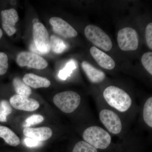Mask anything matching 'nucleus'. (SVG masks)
I'll use <instances>...</instances> for the list:
<instances>
[{"label":"nucleus","mask_w":152,"mask_h":152,"mask_svg":"<svg viewBox=\"0 0 152 152\" xmlns=\"http://www.w3.org/2000/svg\"><path fill=\"white\" fill-rule=\"evenodd\" d=\"M143 118L146 124L150 127H152V97L149 98L145 104Z\"/></svg>","instance_id":"obj_19"},{"label":"nucleus","mask_w":152,"mask_h":152,"mask_svg":"<svg viewBox=\"0 0 152 152\" xmlns=\"http://www.w3.org/2000/svg\"><path fill=\"white\" fill-rule=\"evenodd\" d=\"M3 31H2V30L0 28V39H1V38L3 36Z\"/></svg>","instance_id":"obj_30"},{"label":"nucleus","mask_w":152,"mask_h":152,"mask_svg":"<svg viewBox=\"0 0 152 152\" xmlns=\"http://www.w3.org/2000/svg\"><path fill=\"white\" fill-rule=\"evenodd\" d=\"M23 81L28 86L34 88H48L51 85L48 79L31 73L25 75Z\"/></svg>","instance_id":"obj_15"},{"label":"nucleus","mask_w":152,"mask_h":152,"mask_svg":"<svg viewBox=\"0 0 152 152\" xmlns=\"http://www.w3.org/2000/svg\"><path fill=\"white\" fill-rule=\"evenodd\" d=\"M12 110L10 104L6 100L0 102V122H7V117L12 113Z\"/></svg>","instance_id":"obj_21"},{"label":"nucleus","mask_w":152,"mask_h":152,"mask_svg":"<svg viewBox=\"0 0 152 152\" xmlns=\"http://www.w3.org/2000/svg\"><path fill=\"white\" fill-rule=\"evenodd\" d=\"M23 132L27 137L35 139L40 142L48 140L53 135L51 129L48 127L38 128H25Z\"/></svg>","instance_id":"obj_13"},{"label":"nucleus","mask_w":152,"mask_h":152,"mask_svg":"<svg viewBox=\"0 0 152 152\" xmlns=\"http://www.w3.org/2000/svg\"><path fill=\"white\" fill-rule=\"evenodd\" d=\"M99 118L103 124L112 134H117L122 129L121 119L115 113L110 110L104 109L99 114Z\"/></svg>","instance_id":"obj_8"},{"label":"nucleus","mask_w":152,"mask_h":152,"mask_svg":"<svg viewBox=\"0 0 152 152\" xmlns=\"http://www.w3.org/2000/svg\"><path fill=\"white\" fill-rule=\"evenodd\" d=\"M146 40L148 46L151 50L152 49V23L147 25L145 29Z\"/></svg>","instance_id":"obj_26"},{"label":"nucleus","mask_w":152,"mask_h":152,"mask_svg":"<svg viewBox=\"0 0 152 152\" xmlns=\"http://www.w3.org/2000/svg\"><path fill=\"white\" fill-rule=\"evenodd\" d=\"M13 85L18 95L28 97L31 94L32 91L30 87L19 78L15 77L14 79Z\"/></svg>","instance_id":"obj_17"},{"label":"nucleus","mask_w":152,"mask_h":152,"mask_svg":"<svg viewBox=\"0 0 152 152\" xmlns=\"http://www.w3.org/2000/svg\"><path fill=\"white\" fill-rule=\"evenodd\" d=\"M90 51L93 58L102 67L107 70H112L115 68V61L104 52L95 46L91 47Z\"/></svg>","instance_id":"obj_12"},{"label":"nucleus","mask_w":152,"mask_h":152,"mask_svg":"<svg viewBox=\"0 0 152 152\" xmlns=\"http://www.w3.org/2000/svg\"><path fill=\"white\" fill-rule=\"evenodd\" d=\"M86 37L94 44L105 51L110 50L113 43L110 38L104 31L97 26L88 25L85 29Z\"/></svg>","instance_id":"obj_4"},{"label":"nucleus","mask_w":152,"mask_h":152,"mask_svg":"<svg viewBox=\"0 0 152 152\" xmlns=\"http://www.w3.org/2000/svg\"><path fill=\"white\" fill-rule=\"evenodd\" d=\"M117 41L121 50L125 51L135 50L138 48L139 37L134 29L126 27L120 30Z\"/></svg>","instance_id":"obj_6"},{"label":"nucleus","mask_w":152,"mask_h":152,"mask_svg":"<svg viewBox=\"0 0 152 152\" xmlns=\"http://www.w3.org/2000/svg\"><path fill=\"white\" fill-rule=\"evenodd\" d=\"M24 142L25 144L29 147H35L39 145L40 142V141L37 140L35 139L30 138H26L25 139Z\"/></svg>","instance_id":"obj_27"},{"label":"nucleus","mask_w":152,"mask_h":152,"mask_svg":"<svg viewBox=\"0 0 152 152\" xmlns=\"http://www.w3.org/2000/svg\"><path fill=\"white\" fill-rule=\"evenodd\" d=\"M103 96L109 105L121 112L126 111L132 105V99L129 95L117 87L110 86L106 88Z\"/></svg>","instance_id":"obj_1"},{"label":"nucleus","mask_w":152,"mask_h":152,"mask_svg":"<svg viewBox=\"0 0 152 152\" xmlns=\"http://www.w3.org/2000/svg\"><path fill=\"white\" fill-rule=\"evenodd\" d=\"M142 64L151 75H152V53H145L141 58Z\"/></svg>","instance_id":"obj_23"},{"label":"nucleus","mask_w":152,"mask_h":152,"mask_svg":"<svg viewBox=\"0 0 152 152\" xmlns=\"http://www.w3.org/2000/svg\"><path fill=\"white\" fill-rule=\"evenodd\" d=\"M39 23V20H38V19H34L33 20V23H34V24H35L37 23Z\"/></svg>","instance_id":"obj_29"},{"label":"nucleus","mask_w":152,"mask_h":152,"mask_svg":"<svg viewBox=\"0 0 152 152\" xmlns=\"http://www.w3.org/2000/svg\"><path fill=\"white\" fill-rule=\"evenodd\" d=\"M30 50L32 51L35 53V54H40L38 52L37 50V48L35 45L34 44L31 43V45H30Z\"/></svg>","instance_id":"obj_28"},{"label":"nucleus","mask_w":152,"mask_h":152,"mask_svg":"<svg viewBox=\"0 0 152 152\" xmlns=\"http://www.w3.org/2000/svg\"><path fill=\"white\" fill-rule=\"evenodd\" d=\"M72 152H97V150L87 142L81 141L76 144Z\"/></svg>","instance_id":"obj_22"},{"label":"nucleus","mask_w":152,"mask_h":152,"mask_svg":"<svg viewBox=\"0 0 152 152\" xmlns=\"http://www.w3.org/2000/svg\"><path fill=\"white\" fill-rule=\"evenodd\" d=\"M10 104L15 109L25 111H33L39 107V104L36 100L18 94L11 97Z\"/></svg>","instance_id":"obj_11"},{"label":"nucleus","mask_w":152,"mask_h":152,"mask_svg":"<svg viewBox=\"0 0 152 152\" xmlns=\"http://www.w3.org/2000/svg\"><path fill=\"white\" fill-rule=\"evenodd\" d=\"M44 117L41 115H33L28 118L25 120L26 124L24 125L25 127H29L32 125L37 124L43 121Z\"/></svg>","instance_id":"obj_25"},{"label":"nucleus","mask_w":152,"mask_h":152,"mask_svg":"<svg viewBox=\"0 0 152 152\" xmlns=\"http://www.w3.org/2000/svg\"><path fill=\"white\" fill-rule=\"evenodd\" d=\"M49 22L53 27L54 32L63 37L72 38L77 36V32L74 28L61 18L53 17L50 19Z\"/></svg>","instance_id":"obj_9"},{"label":"nucleus","mask_w":152,"mask_h":152,"mask_svg":"<svg viewBox=\"0 0 152 152\" xmlns=\"http://www.w3.org/2000/svg\"><path fill=\"white\" fill-rule=\"evenodd\" d=\"M16 61L20 66H27L37 69H43L48 66L46 60L32 52H20L17 56Z\"/></svg>","instance_id":"obj_7"},{"label":"nucleus","mask_w":152,"mask_h":152,"mask_svg":"<svg viewBox=\"0 0 152 152\" xmlns=\"http://www.w3.org/2000/svg\"><path fill=\"white\" fill-rule=\"evenodd\" d=\"M9 67L8 58L5 53L0 52V76L7 72Z\"/></svg>","instance_id":"obj_24"},{"label":"nucleus","mask_w":152,"mask_h":152,"mask_svg":"<svg viewBox=\"0 0 152 152\" xmlns=\"http://www.w3.org/2000/svg\"><path fill=\"white\" fill-rule=\"evenodd\" d=\"M3 29L9 36H12L16 32V23L19 20L18 15L14 9H9L1 12Z\"/></svg>","instance_id":"obj_10"},{"label":"nucleus","mask_w":152,"mask_h":152,"mask_svg":"<svg viewBox=\"0 0 152 152\" xmlns=\"http://www.w3.org/2000/svg\"><path fill=\"white\" fill-rule=\"evenodd\" d=\"M83 138L86 142L96 149L107 148L111 141L110 134L102 128L96 126L90 127L87 129L83 133Z\"/></svg>","instance_id":"obj_2"},{"label":"nucleus","mask_w":152,"mask_h":152,"mask_svg":"<svg viewBox=\"0 0 152 152\" xmlns=\"http://www.w3.org/2000/svg\"><path fill=\"white\" fill-rule=\"evenodd\" d=\"M76 63L73 60H71L66 64L65 67L59 72L58 77L61 80H66L70 76L73 71L76 69Z\"/></svg>","instance_id":"obj_20"},{"label":"nucleus","mask_w":152,"mask_h":152,"mask_svg":"<svg viewBox=\"0 0 152 152\" xmlns=\"http://www.w3.org/2000/svg\"><path fill=\"white\" fill-rule=\"evenodd\" d=\"M53 101L61 111L66 113H71L78 107L80 103L81 97L77 93L66 91L55 95Z\"/></svg>","instance_id":"obj_3"},{"label":"nucleus","mask_w":152,"mask_h":152,"mask_svg":"<svg viewBox=\"0 0 152 152\" xmlns=\"http://www.w3.org/2000/svg\"><path fill=\"white\" fill-rule=\"evenodd\" d=\"M0 137L4 140L7 143L15 147L20 143V140L12 130L7 127L0 125Z\"/></svg>","instance_id":"obj_16"},{"label":"nucleus","mask_w":152,"mask_h":152,"mask_svg":"<svg viewBox=\"0 0 152 152\" xmlns=\"http://www.w3.org/2000/svg\"><path fill=\"white\" fill-rule=\"evenodd\" d=\"M51 50L56 54H61L66 49L67 45L61 39L52 35L50 37Z\"/></svg>","instance_id":"obj_18"},{"label":"nucleus","mask_w":152,"mask_h":152,"mask_svg":"<svg viewBox=\"0 0 152 152\" xmlns=\"http://www.w3.org/2000/svg\"><path fill=\"white\" fill-rule=\"evenodd\" d=\"M34 43L40 54H47L51 50L48 32L43 24L38 23L33 25Z\"/></svg>","instance_id":"obj_5"},{"label":"nucleus","mask_w":152,"mask_h":152,"mask_svg":"<svg viewBox=\"0 0 152 152\" xmlns=\"http://www.w3.org/2000/svg\"><path fill=\"white\" fill-rule=\"evenodd\" d=\"M82 67L88 78L94 83H101L106 78L105 74L103 71L95 68L86 61L82 62Z\"/></svg>","instance_id":"obj_14"}]
</instances>
